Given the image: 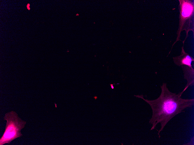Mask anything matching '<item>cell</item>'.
<instances>
[{
  "label": "cell",
  "mask_w": 194,
  "mask_h": 145,
  "mask_svg": "<svg viewBox=\"0 0 194 145\" xmlns=\"http://www.w3.org/2000/svg\"><path fill=\"white\" fill-rule=\"evenodd\" d=\"M29 6H30V4H28L27 5V8L28 10L30 9V8L29 7Z\"/></svg>",
  "instance_id": "obj_6"
},
{
  "label": "cell",
  "mask_w": 194,
  "mask_h": 145,
  "mask_svg": "<svg viewBox=\"0 0 194 145\" xmlns=\"http://www.w3.org/2000/svg\"><path fill=\"white\" fill-rule=\"evenodd\" d=\"M179 27L177 32V37L176 41L172 46L177 41L180 40L181 32L185 30L186 36L183 41V45L188 36L189 31H192L194 34V2L190 0H179Z\"/></svg>",
  "instance_id": "obj_2"
},
{
  "label": "cell",
  "mask_w": 194,
  "mask_h": 145,
  "mask_svg": "<svg viewBox=\"0 0 194 145\" xmlns=\"http://www.w3.org/2000/svg\"><path fill=\"white\" fill-rule=\"evenodd\" d=\"M174 63L177 65L180 66L186 65L192 67L191 63L194 59L188 54L186 53L184 48V45L182 47V51L180 56L173 57Z\"/></svg>",
  "instance_id": "obj_4"
},
{
  "label": "cell",
  "mask_w": 194,
  "mask_h": 145,
  "mask_svg": "<svg viewBox=\"0 0 194 145\" xmlns=\"http://www.w3.org/2000/svg\"><path fill=\"white\" fill-rule=\"evenodd\" d=\"M4 119L7 122L5 131L0 139V145L9 144L12 140L22 136L21 131L26 124V122L22 120L13 111L6 113Z\"/></svg>",
  "instance_id": "obj_3"
},
{
  "label": "cell",
  "mask_w": 194,
  "mask_h": 145,
  "mask_svg": "<svg viewBox=\"0 0 194 145\" xmlns=\"http://www.w3.org/2000/svg\"><path fill=\"white\" fill-rule=\"evenodd\" d=\"M160 87L161 90L160 95L154 100L145 99L142 95H134L143 99L151 107L152 114L149 122L152 125L150 130L154 129L160 123V129L157 130L159 138L160 132L171 119L177 114L184 111H183L185 109L192 107L194 104V99H183L179 93L171 92L167 88L166 83H163Z\"/></svg>",
  "instance_id": "obj_1"
},
{
  "label": "cell",
  "mask_w": 194,
  "mask_h": 145,
  "mask_svg": "<svg viewBox=\"0 0 194 145\" xmlns=\"http://www.w3.org/2000/svg\"><path fill=\"white\" fill-rule=\"evenodd\" d=\"M182 67L184 73V78L187 80V83L184 90L179 93L181 96L189 86L194 85V69L186 65L182 66Z\"/></svg>",
  "instance_id": "obj_5"
}]
</instances>
